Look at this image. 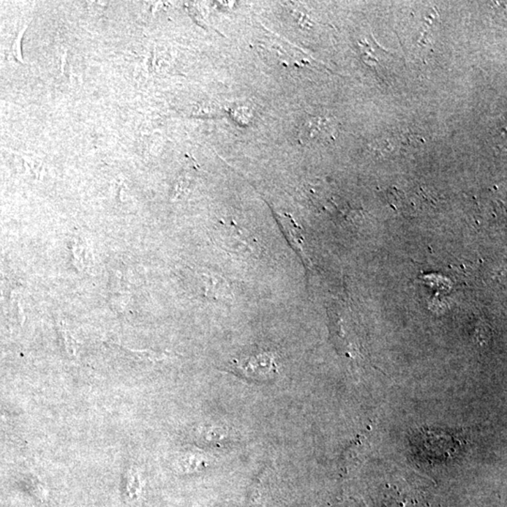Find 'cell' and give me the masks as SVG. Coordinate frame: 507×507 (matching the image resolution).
Returning <instances> with one entry per match:
<instances>
[{"label": "cell", "instance_id": "6", "mask_svg": "<svg viewBox=\"0 0 507 507\" xmlns=\"http://www.w3.org/2000/svg\"><path fill=\"white\" fill-rule=\"evenodd\" d=\"M61 331L62 337H64L65 348H66L67 353H69L70 356L75 355L76 350H78V346H76L75 340L73 339L72 335H71V332L68 331L64 323H61Z\"/></svg>", "mask_w": 507, "mask_h": 507}, {"label": "cell", "instance_id": "5", "mask_svg": "<svg viewBox=\"0 0 507 507\" xmlns=\"http://www.w3.org/2000/svg\"><path fill=\"white\" fill-rule=\"evenodd\" d=\"M121 348L125 353L127 354L128 356L132 357V358L140 360V361L159 362L170 358L171 357V353H166V351L158 353V351L149 350L135 351L129 350V348L122 347H121Z\"/></svg>", "mask_w": 507, "mask_h": 507}, {"label": "cell", "instance_id": "7", "mask_svg": "<svg viewBox=\"0 0 507 507\" xmlns=\"http://www.w3.org/2000/svg\"><path fill=\"white\" fill-rule=\"evenodd\" d=\"M73 254L75 266L78 267V269H84L88 260H86V249H84L83 245L80 244L73 245Z\"/></svg>", "mask_w": 507, "mask_h": 507}, {"label": "cell", "instance_id": "1", "mask_svg": "<svg viewBox=\"0 0 507 507\" xmlns=\"http://www.w3.org/2000/svg\"><path fill=\"white\" fill-rule=\"evenodd\" d=\"M215 238L223 249L241 257H257L260 254L257 240L235 223H221V227L215 230Z\"/></svg>", "mask_w": 507, "mask_h": 507}, {"label": "cell", "instance_id": "2", "mask_svg": "<svg viewBox=\"0 0 507 507\" xmlns=\"http://www.w3.org/2000/svg\"><path fill=\"white\" fill-rule=\"evenodd\" d=\"M337 124L323 116H309L300 127L298 138L302 145L329 144L337 138Z\"/></svg>", "mask_w": 507, "mask_h": 507}, {"label": "cell", "instance_id": "3", "mask_svg": "<svg viewBox=\"0 0 507 507\" xmlns=\"http://www.w3.org/2000/svg\"><path fill=\"white\" fill-rule=\"evenodd\" d=\"M235 367L248 378L255 380H268L277 374V365L274 357L269 353H260L234 360Z\"/></svg>", "mask_w": 507, "mask_h": 507}, {"label": "cell", "instance_id": "8", "mask_svg": "<svg viewBox=\"0 0 507 507\" xmlns=\"http://www.w3.org/2000/svg\"><path fill=\"white\" fill-rule=\"evenodd\" d=\"M27 26L24 27L23 31L20 32V34H19V36L17 39H16L15 45H13V53H15L16 59H18V61H20L21 62H24L23 59H22L21 56V51H20V43H21V38L23 36L24 31H26Z\"/></svg>", "mask_w": 507, "mask_h": 507}, {"label": "cell", "instance_id": "4", "mask_svg": "<svg viewBox=\"0 0 507 507\" xmlns=\"http://www.w3.org/2000/svg\"><path fill=\"white\" fill-rule=\"evenodd\" d=\"M205 293L210 299L218 302H230L233 298L230 283L217 274H205L203 277Z\"/></svg>", "mask_w": 507, "mask_h": 507}]
</instances>
